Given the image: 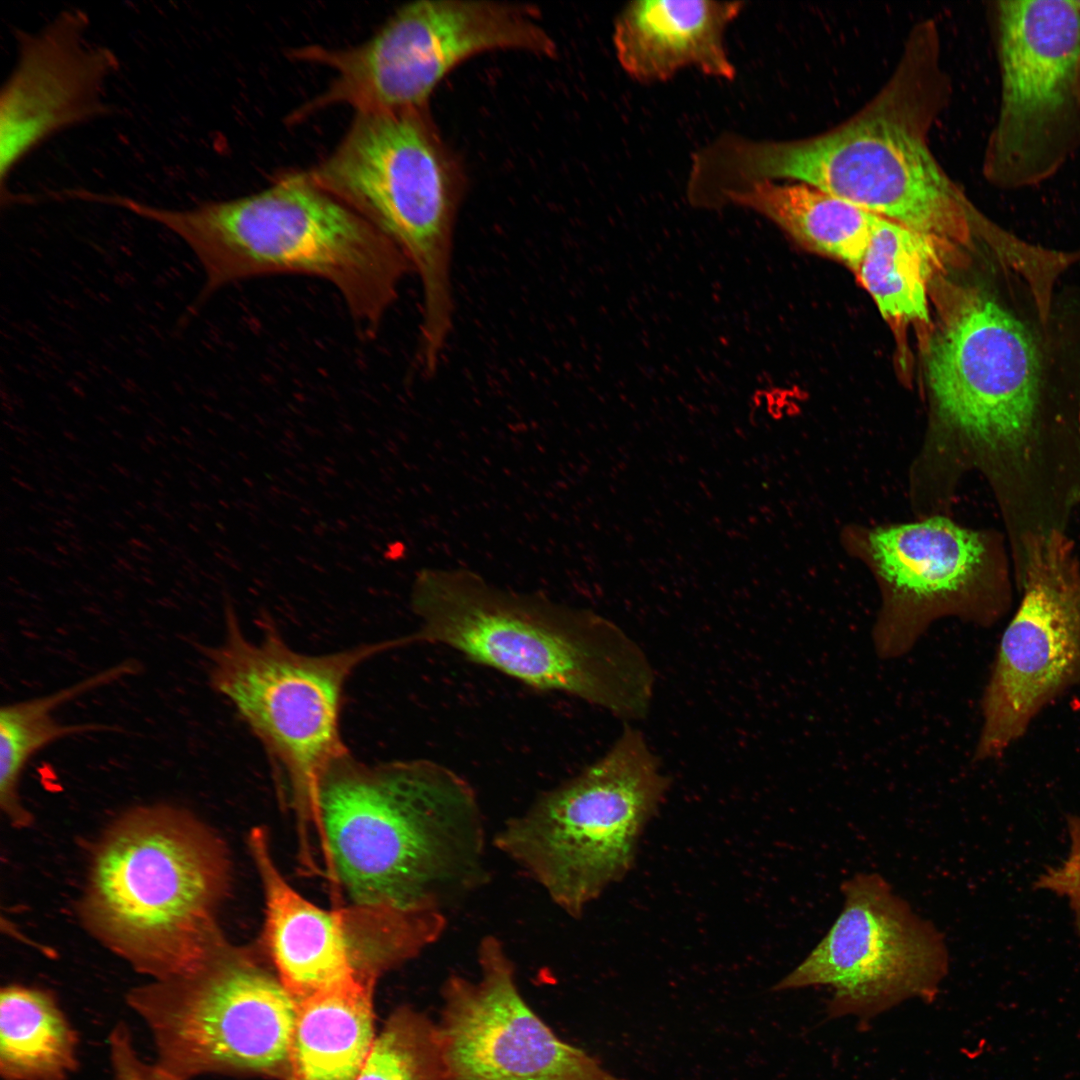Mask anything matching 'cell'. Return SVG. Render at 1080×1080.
Segmentation results:
<instances>
[{"instance_id": "cell-17", "label": "cell", "mask_w": 1080, "mask_h": 1080, "mask_svg": "<svg viewBox=\"0 0 1080 1080\" xmlns=\"http://www.w3.org/2000/svg\"><path fill=\"white\" fill-rule=\"evenodd\" d=\"M872 555L892 589L890 604L873 631L882 659L906 654L931 621L951 612L971 621L965 596L984 555L980 536L945 518L902 524L874 531Z\"/></svg>"}, {"instance_id": "cell-5", "label": "cell", "mask_w": 1080, "mask_h": 1080, "mask_svg": "<svg viewBox=\"0 0 1080 1080\" xmlns=\"http://www.w3.org/2000/svg\"><path fill=\"white\" fill-rule=\"evenodd\" d=\"M229 878L224 843L198 817L170 804L137 806L98 840L80 918L137 972L172 978L227 943L217 915Z\"/></svg>"}, {"instance_id": "cell-13", "label": "cell", "mask_w": 1080, "mask_h": 1080, "mask_svg": "<svg viewBox=\"0 0 1080 1080\" xmlns=\"http://www.w3.org/2000/svg\"><path fill=\"white\" fill-rule=\"evenodd\" d=\"M1023 595L981 700L974 760L1000 758L1049 704L1080 683V571L1056 532L1026 547Z\"/></svg>"}, {"instance_id": "cell-3", "label": "cell", "mask_w": 1080, "mask_h": 1080, "mask_svg": "<svg viewBox=\"0 0 1080 1080\" xmlns=\"http://www.w3.org/2000/svg\"><path fill=\"white\" fill-rule=\"evenodd\" d=\"M113 207L168 229L204 273L187 318L228 285L274 275L324 280L340 295L361 336L378 332L412 271L397 245L306 172L281 176L248 196L167 208L117 194Z\"/></svg>"}, {"instance_id": "cell-8", "label": "cell", "mask_w": 1080, "mask_h": 1080, "mask_svg": "<svg viewBox=\"0 0 1080 1080\" xmlns=\"http://www.w3.org/2000/svg\"><path fill=\"white\" fill-rule=\"evenodd\" d=\"M225 624L223 642L205 648L209 683L232 704L286 782L307 852L308 833L321 834V779L349 752L340 733L346 681L363 661L398 648V640L308 655L289 647L267 623L260 640H249L231 606Z\"/></svg>"}, {"instance_id": "cell-12", "label": "cell", "mask_w": 1080, "mask_h": 1080, "mask_svg": "<svg viewBox=\"0 0 1080 1080\" xmlns=\"http://www.w3.org/2000/svg\"><path fill=\"white\" fill-rule=\"evenodd\" d=\"M843 907L807 957L775 992L826 986L829 1019L852 1017L863 1028L912 999L932 1003L949 971L942 933L920 917L878 873L841 885Z\"/></svg>"}, {"instance_id": "cell-18", "label": "cell", "mask_w": 1080, "mask_h": 1080, "mask_svg": "<svg viewBox=\"0 0 1080 1080\" xmlns=\"http://www.w3.org/2000/svg\"><path fill=\"white\" fill-rule=\"evenodd\" d=\"M744 6L743 1H631L614 23L617 60L631 79L643 84L665 82L685 68L734 80L725 32Z\"/></svg>"}, {"instance_id": "cell-23", "label": "cell", "mask_w": 1080, "mask_h": 1080, "mask_svg": "<svg viewBox=\"0 0 1080 1080\" xmlns=\"http://www.w3.org/2000/svg\"><path fill=\"white\" fill-rule=\"evenodd\" d=\"M78 1036L48 990L9 984L0 992L3 1080H67L78 1066Z\"/></svg>"}, {"instance_id": "cell-19", "label": "cell", "mask_w": 1080, "mask_h": 1080, "mask_svg": "<svg viewBox=\"0 0 1080 1080\" xmlns=\"http://www.w3.org/2000/svg\"><path fill=\"white\" fill-rule=\"evenodd\" d=\"M268 840L267 832L258 827L248 838L265 901L263 944L276 975L298 1003L357 978L342 907L324 910L291 887Z\"/></svg>"}, {"instance_id": "cell-15", "label": "cell", "mask_w": 1080, "mask_h": 1080, "mask_svg": "<svg viewBox=\"0 0 1080 1080\" xmlns=\"http://www.w3.org/2000/svg\"><path fill=\"white\" fill-rule=\"evenodd\" d=\"M478 975L448 976L438 1026L449 1080H623L560 1039L523 998L497 936L480 939Z\"/></svg>"}, {"instance_id": "cell-4", "label": "cell", "mask_w": 1080, "mask_h": 1080, "mask_svg": "<svg viewBox=\"0 0 1080 1080\" xmlns=\"http://www.w3.org/2000/svg\"><path fill=\"white\" fill-rule=\"evenodd\" d=\"M419 620L404 644L441 645L529 687L558 692L627 720L646 716L655 677L637 643L616 623L540 592L488 582L467 568L417 574Z\"/></svg>"}, {"instance_id": "cell-16", "label": "cell", "mask_w": 1080, "mask_h": 1080, "mask_svg": "<svg viewBox=\"0 0 1080 1080\" xmlns=\"http://www.w3.org/2000/svg\"><path fill=\"white\" fill-rule=\"evenodd\" d=\"M88 15L66 8L34 31L15 30V63L0 93L1 197L17 166L56 134L113 113L114 51L93 41Z\"/></svg>"}, {"instance_id": "cell-6", "label": "cell", "mask_w": 1080, "mask_h": 1080, "mask_svg": "<svg viewBox=\"0 0 1080 1080\" xmlns=\"http://www.w3.org/2000/svg\"><path fill=\"white\" fill-rule=\"evenodd\" d=\"M305 172L403 252L421 287L418 357L437 364L452 327L462 176L427 106L355 113L336 148Z\"/></svg>"}, {"instance_id": "cell-20", "label": "cell", "mask_w": 1080, "mask_h": 1080, "mask_svg": "<svg viewBox=\"0 0 1080 1080\" xmlns=\"http://www.w3.org/2000/svg\"><path fill=\"white\" fill-rule=\"evenodd\" d=\"M373 984L351 979L297 1003L284 1080H356L374 1044Z\"/></svg>"}, {"instance_id": "cell-7", "label": "cell", "mask_w": 1080, "mask_h": 1080, "mask_svg": "<svg viewBox=\"0 0 1080 1080\" xmlns=\"http://www.w3.org/2000/svg\"><path fill=\"white\" fill-rule=\"evenodd\" d=\"M670 788L643 733L625 723L611 747L545 790L492 837V846L571 918L631 870L639 839Z\"/></svg>"}, {"instance_id": "cell-1", "label": "cell", "mask_w": 1080, "mask_h": 1080, "mask_svg": "<svg viewBox=\"0 0 1080 1080\" xmlns=\"http://www.w3.org/2000/svg\"><path fill=\"white\" fill-rule=\"evenodd\" d=\"M947 88L936 27L922 23L891 78L848 120L794 140L721 134L697 152L698 182L714 198L759 182L803 183L907 226L939 248L966 246L983 219L929 145Z\"/></svg>"}, {"instance_id": "cell-9", "label": "cell", "mask_w": 1080, "mask_h": 1080, "mask_svg": "<svg viewBox=\"0 0 1080 1080\" xmlns=\"http://www.w3.org/2000/svg\"><path fill=\"white\" fill-rule=\"evenodd\" d=\"M156 1063L177 1080L210 1073L285 1078L297 1003L254 952L226 943L195 969L127 995Z\"/></svg>"}, {"instance_id": "cell-2", "label": "cell", "mask_w": 1080, "mask_h": 1080, "mask_svg": "<svg viewBox=\"0 0 1080 1080\" xmlns=\"http://www.w3.org/2000/svg\"><path fill=\"white\" fill-rule=\"evenodd\" d=\"M328 874L356 904L446 910L489 880L472 785L428 759H336L319 788Z\"/></svg>"}, {"instance_id": "cell-25", "label": "cell", "mask_w": 1080, "mask_h": 1080, "mask_svg": "<svg viewBox=\"0 0 1080 1080\" xmlns=\"http://www.w3.org/2000/svg\"><path fill=\"white\" fill-rule=\"evenodd\" d=\"M356 1080H449L437 1024L412 1008L397 1009Z\"/></svg>"}, {"instance_id": "cell-14", "label": "cell", "mask_w": 1080, "mask_h": 1080, "mask_svg": "<svg viewBox=\"0 0 1080 1080\" xmlns=\"http://www.w3.org/2000/svg\"><path fill=\"white\" fill-rule=\"evenodd\" d=\"M926 368L949 424L992 448L1027 443L1039 410L1041 353L1023 322L991 296L959 298L929 344Z\"/></svg>"}, {"instance_id": "cell-11", "label": "cell", "mask_w": 1080, "mask_h": 1080, "mask_svg": "<svg viewBox=\"0 0 1080 1080\" xmlns=\"http://www.w3.org/2000/svg\"><path fill=\"white\" fill-rule=\"evenodd\" d=\"M992 16L1000 101L983 174L1034 187L1080 149V0L996 1Z\"/></svg>"}, {"instance_id": "cell-22", "label": "cell", "mask_w": 1080, "mask_h": 1080, "mask_svg": "<svg viewBox=\"0 0 1080 1080\" xmlns=\"http://www.w3.org/2000/svg\"><path fill=\"white\" fill-rule=\"evenodd\" d=\"M138 666L135 661L127 660L47 695L2 706L0 808L11 825L25 828L33 821L19 794L20 780L31 758L65 737L107 729L94 723H61L54 711L88 692L136 674Z\"/></svg>"}, {"instance_id": "cell-21", "label": "cell", "mask_w": 1080, "mask_h": 1080, "mask_svg": "<svg viewBox=\"0 0 1080 1080\" xmlns=\"http://www.w3.org/2000/svg\"><path fill=\"white\" fill-rule=\"evenodd\" d=\"M734 205L767 218L800 246L858 270L879 216L819 188L798 182L755 183L728 193Z\"/></svg>"}, {"instance_id": "cell-26", "label": "cell", "mask_w": 1080, "mask_h": 1080, "mask_svg": "<svg viewBox=\"0 0 1080 1080\" xmlns=\"http://www.w3.org/2000/svg\"><path fill=\"white\" fill-rule=\"evenodd\" d=\"M1067 825L1071 843L1067 858L1060 866L1042 873L1035 886L1068 899L1080 934V816H1069Z\"/></svg>"}, {"instance_id": "cell-27", "label": "cell", "mask_w": 1080, "mask_h": 1080, "mask_svg": "<svg viewBox=\"0 0 1080 1080\" xmlns=\"http://www.w3.org/2000/svg\"><path fill=\"white\" fill-rule=\"evenodd\" d=\"M112 1080H177L156 1062L144 1061L135 1049L128 1026L116 1024L108 1037Z\"/></svg>"}, {"instance_id": "cell-24", "label": "cell", "mask_w": 1080, "mask_h": 1080, "mask_svg": "<svg viewBox=\"0 0 1080 1080\" xmlns=\"http://www.w3.org/2000/svg\"><path fill=\"white\" fill-rule=\"evenodd\" d=\"M936 248L927 236L879 216L857 272L884 318L929 320L927 288Z\"/></svg>"}, {"instance_id": "cell-10", "label": "cell", "mask_w": 1080, "mask_h": 1080, "mask_svg": "<svg viewBox=\"0 0 1080 1080\" xmlns=\"http://www.w3.org/2000/svg\"><path fill=\"white\" fill-rule=\"evenodd\" d=\"M535 7L493 1L422 0L398 9L368 40L344 48H297V61L325 66L335 76L307 103L314 113L332 105L355 112L427 106L442 78L478 53L516 49L553 57L556 46Z\"/></svg>"}]
</instances>
